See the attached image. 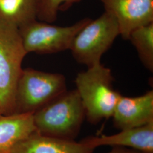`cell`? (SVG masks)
<instances>
[{"mask_svg":"<svg viewBox=\"0 0 153 153\" xmlns=\"http://www.w3.org/2000/svg\"><path fill=\"white\" fill-rule=\"evenodd\" d=\"M85 143L44 136L35 132L19 142L12 153H93Z\"/></svg>","mask_w":153,"mask_h":153,"instance_id":"cell-10","label":"cell"},{"mask_svg":"<svg viewBox=\"0 0 153 153\" xmlns=\"http://www.w3.org/2000/svg\"><path fill=\"white\" fill-rule=\"evenodd\" d=\"M38 0H0V19L19 28L37 20Z\"/></svg>","mask_w":153,"mask_h":153,"instance_id":"cell-12","label":"cell"},{"mask_svg":"<svg viewBox=\"0 0 153 153\" xmlns=\"http://www.w3.org/2000/svg\"><path fill=\"white\" fill-rule=\"evenodd\" d=\"M112 117L114 126L120 130L153 122V90L136 97L120 95Z\"/></svg>","mask_w":153,"mask_h":153,"instance_id":"cell-8","label":"cell"},{"mask_svg":"<svg viewBox=\"0 0 153 153\" xmlns=\"http://www.w3.org/2000/svg\"><path fill=\"white\" fill-rule=\"evenodd\" d=\"M100 1L105 11L115 16L125 40L134 29L153 22V0Z\"/></svg>","mask_w":153,"mask_h":153,"instance_id":"cell-7","label":"cell"},{"mask_svg":"<svg viewBox=\"0 0 153 153\" xmlns=\"http://www.w3.org/2000/svg\"><path fill=\"white\" fill-rule=\"evenodd\" d=\"M82 142L95 149L100 146L129 148L145 153H153V122L144 126L121 130L113 135L88 137Z\"/></svg>","mask_w":153,"mask_h":153,"instance_id":"cell-9","label":"cell"},{"mask_svg":"<svg viewBox=\"0 0 153 153\" xmlns=\"http://www.w3.org/2000/svg\"><path fill=\"white\" fill-rule=\"evenodd\" d=\"M120 35L115 16L104 11L98 18L91 19L76 34L71 45V53L77 62L88 68L101 63L102 56Z\"/></svg>","mask_w":153,"mask_h":153,"instance_id":"cell-5","label":"cell"},{"mask_svg":"<svg viewBox=\"0 0 153 153\" xmlns=\"http://www.w3.org/2000/svg\"><path fill=\"white\" fill-rule=\"evenodd\" d=\"M114 78L111 70L102 63L79 72L75 83L85 111L86 118L97 124L112 117L120 94L113 86Z\"/></svg>","mask_w":153,"mask_h":153,"instance_id":"cell-2","label":"cell"},{"mask_svg":"<svg viewBox=\"0 0 153 153\" xmlns=\"http://www.w3.org/2000/svg\"><path fill=\"white\" fill-rule=\"evenodd\" d=\"M107 153H145L133 150L129 148H124V147H119V146H114L113 149Z\"/></svg>","mask_w":153,"mask_h":153,"instance_id":"cell-15","label":"cell"},{"mask_svg":"<svg viewBox=\"0 0 153 153\" xmlns=\"http://www.w3.org/2000/svg\"><path fill=\"white\" fill-rule=\"evenodd\" d=\"M36 131L31 114H0V153H12L23 140Z\"/></svg>","mask_w":153,"mask_h":153,"instance_id":"cell-11","label":"cell"},{"mask_svg":"<svg viewBox=\"0 0 153 153\" xmlns=\"http://www.w3.org/2000/svg\"><path fill=\"white\" fill-rule=\"evenodd\" d=\"M36 131L44 136L74 140L85 111L76 89L66 90L33 114Z\"/></svg>","mask_w":153,"mask_h":153,"instance_id":"cell-1","label":"cell"},{"mask_svg":"<svg viewBox=\"0 0 153 153\" xmlns=\"http://www.w3.org/2000/svg\"><path fill=\"white\" fill-rule=\"evenodd\" d=\"M128 40L135 47L141 62L153 71V22L134 29Z\"/></svg>","mask_w":153,"mask_h":153,"instance_id":"cell-13","label":"cell"},{"mask_svg":"<svg viewBox=\"0 0 153 153\" xmlns=\"http://www.w3.org/2000/svg\"><path fill=\"white\" fill-rule=\"evenodd\" d=\"M27 54L19 28L0 19V114L14 113L17 83Z\"/></svg>","mask_w":153,"mask_h":153,"instance_id":"cell-3","label":"cell"},{"mask_svg":"<svg viewBox=\"0 0 153 153\" xmlns=\"http://www.w3.org/2000/svg\"><path fill=\"white\" fill-rule=\"evenodd\" d=\"M90 20L85 18L62 27L37 19L19 28V31L27 53H55L71 49L76 34Z\"/></svg>","mask_w":153,"mask_h":153,"instance_id":"cell-6","label":"cell"},{"mask_svg":"<svg viewBox=\"0 0 153 153\" xmlns=\"http://www.w3.org/2000/svg\"><path fill=\"white\" fill-rule=\"evenodd\" d=\"M66 90L65 76L62 74L22 69L16 86L14 114H33Z\"/></svg>","mask_w":153,"mask_h":153,"instance_id":"cell-4","label":"cell"},{"mask_svg":"<svg viewBox=\"0 0 153 153\" xmlns=\"http://www.w3.org/2000/svg\"><path fill=\"white\" fill-rule=\"evenodd\" d=\"M81 0H38L37 19L52 23L57 19L59 11H64Z\"/></svg>","mask_w":153,"mask_h":153,"instance_id":"cell-14","label":"cell"}]
</instances>
